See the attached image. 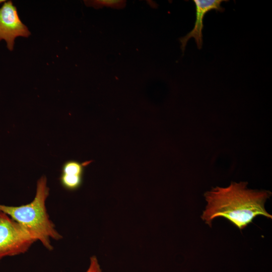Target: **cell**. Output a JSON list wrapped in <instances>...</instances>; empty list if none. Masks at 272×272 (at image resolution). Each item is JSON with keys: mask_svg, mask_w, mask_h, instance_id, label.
Wrapping results in <instances>:
<instances>
[{"mask_svg": "<svg viewBox=\"0 0 272 272\" xmlns=\"http://www.w3.org/2000/svg\"><path fill=\"white\" fill-rule=\"evenodd\" d=\"M248 182L232 181L226 187L217 186L204 193L207 202L201 216L210 227L214 219L223 217L241 230L258 216L272 219L265 208L271 192L247 187Z\"/></svg>", "mask_w": 272, "mask_h": 272, "instance_id": "6da1fadb", "label": "cell"}, {"mask_svg": "<svg viewBox=\"0 0 272 272\" xmlns=\"http://www.w3.org/2000/svg\"><path fill=\"white\" fill-rule=\"evenodd\" d=\"M49 193L46 177L42 176L37 182L36 194L31 202L16 207L0 204V210L23 226L46 249L51 251L53 247L51 240L57 241L63 237L47 212L45 203Z\"/></svg>", "mask_w": 272, "mask_h": 272, "instance_id": "7a4b0ae2", "label": "cell"}, {"mask_svg": "<svg viewBox=\"0 0 272 272\" xmlns=\"http://www.w3.org/2000/svg\"><path fill=\"white\" fill-rule=\"evenodd\" d=\"M36 241L23 226L0 210V260L26 253Z\"/></svg>", "mask_w": 272, "mask_h": 272, "instance_id": "3957f363", "label": "cell"}, {"mask_svg": "<svg viewBox=\"0 0 272 272\" xmlns=\"http://www.w3.org/2000/svg\"><path fill=\"white\" fill-rule=\"evenodd\" d=\"M30 35L27 27L20 20L12 2H4L0 8V41L5 40L8 48L12 51L16 37L27 38Z\"/></svg>", "mask_w": 272, "mask_h": 272, "instance_id": "277c9868", "label": "cell"}, {"mask_svg": "<svg viewBox=\"0 0 272 272\" xmlns=\"http://www.w3.org/2000/svg\"><path fill=\"white\" fill-rule=\"evenodd\" d=\"M222 0H194L195 7V21L193 29L184 37L179 38L181 43L180 48L184 51L186 44L191 38H193L197 48L200 49L202 46L203 19L208 12L215 10L217 11H224V9L221 6Z\"/></svg>", "mask_w": 272, "mask_h": 272, "instance_id": "5b68a950", "label": "cell"}, {"mask_svg": "<svg viewBox=\"0 0 272 272\" xmlns=\"http://www.w3.org/2000/svg\"><path fill=\"white\" fill-rule=\"evenodd\" d=\"M126 2V1L123 0L84 1V3L87 7H92L96 9H101L103 7L121 9L125 7Z\"/></svg>", "mask_w": 272, "mask_h": 272, "instance_id": "8992f818", "label": "cell"}, {"mask_svg": "<svg viewBox=\"0 0 272 272\" xmlns=\"http://www.w3.org/2000/svg\"><path fill=\"white\" fill-rule=\"evenodd\" d=\"M85 165L77 161H67L62 165L61 174L71 176H83Z\"/></svg>", "mask_w": 272, "mask_h": 272, "instance_id": "52a82bcc", "label": "cell"}, {"mask_svg": "<svg viewBox=\"0 0 272 272\" xmlns=\"http://www.w3.org/2000/svg\"><path fill=\"white\" fill-rule=\"evenodd\" d=\"M86 272H102L96 256L94 255L90 257V265Z\"/></svg>", "mask_w": 272, "mask_h": 272, "instance_id": "ba28073f", "label": "cell"}, {"mask_svg": "<svg viewBox=\"0 0 272 272\" xmlns=\"http://www.w3.org/2000/svg\"><path fill=\"white\" fill-rule=\"evenodd\" d=\"M6 2V1H5V0H0V4L2 3L3 2Z\"/></svg>", "mask_w": 272, "mask_h": 272, "instance_id": "9c48e42d", "label": "cell"}]
</instances>
